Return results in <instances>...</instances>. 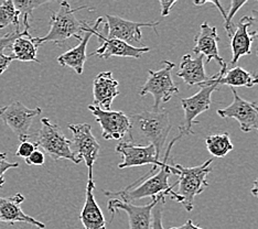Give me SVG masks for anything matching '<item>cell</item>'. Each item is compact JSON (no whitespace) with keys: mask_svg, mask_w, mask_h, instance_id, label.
Segmentation results:
<instances>
[{"mask_svg":"<svg viewBox=\"0 0 258 229\" xmlns=\"http://www.w3.org/2000/svg\"><path fill=\"white\" fill-rule=\"evenodd\" d=\"M129 142L138 145H154L160 160L169 132L172 128L168 111H143L129 116Z\"/></svg>","mask_w":258,"mask_h":229,"instance_id":"1","label":"cell"},{"mask_svg":"<svg viewBox=\"0 0 258 229\" xmlns=\"http://www.w3.org/2000/svg\"><path fill=\"white\" fill-rule=\"evenodd\" d=\"M182 138V134L175 137L171 140V142L168 145L166 150L165 157H163V164L160 168V171L154 176H150L146 181H144L142 184L137 187H127L119 192H107L105 191V195L106 196H119L121 197V201L132 203L133 201H138L145 197H151V199L157 198L158 196H170L172 199L175 198V192L173 191V187L177 185V182L173 185L169 184V178L171 175H179L178 169L171 163H169V157L171 154V149L175 141L180 140Z\"/></svg>","mask_w":258,"mask_h":229,"instance_id":"2","label":"cell"},{"mask_svg":"<svg viewBox=\"0 0 258 229\" xmlns=\"http://www.w3.org/2000/svg\"><path fill=\"white\" fill-rule=\"evenodd\" d=\"M89 8V6H81L78 8H72L68 2H62L60 8L53 13L50 19V31L44 37H36V42L40 46L46 42H53L62 45L70 38H76L80 41L84 33L83 21L78 20L75 14L82 9Z\"/></svg>","mask_w":258,"mask_h":229,"instance_id":"3","label":"cell"},{"mask_svg":"<svg viewBox=\"0 0 258 229\" xmlns=\"http://www.w3.org/2000/svg\"><path fill=\"white\" fill-rule=\"evenodd\" d=\"M212 163L213 159H210L201 166L195 168H185L181 164H174L179 171V179L177 181L179 189L178 192H175V202L182 204L186 211H192L195 207V197L200 195L209 186L207 179L212 172Z\"/></svg>","mask_w":258,"mask_h":229,"instance_id":"4","label":"cell"},{"mask_svg":"<svg viewBox=\"0 0 258 229\" xmlns=\"http://www.w3.org/2000/svg\"><path fill=\"white\" fill-rule=\"evenodd\" d=\"M34 143L54 161L70 160L75 164L81 162L80 159L72 152L71 140L64 136L60 127L45 117L41 119V128L37 133V141Z\"/></svg>","mask_w":258,"mask_h":229,"instance_id":"5","label":"cell"},{"mask_svg":"<svg viewBox=\"0 0 258 229\" xmlns=\"http://www.w3.org/2000/svg\"><path fill=\"white\" fill-rule=\"evenodd\" d=\"M163 66L159 70H149V78L139 92V95L145 97L147 94H151L154 97V110L158 113L161 103H168L173 94L179 93L178 86L172 80V70L175 64L169 61H162Z\"/></svg>","mask_w":258,"mask_h":229,"instance_id":"6","label":"cell"},{"mask_svg":"<svg viewBox=\"0 0 258 229\" xmlns=\"http://www.w3.org/2000/svg\"><path fill=\"white\" fill-rule=\"evenodd\" d=\"M68 128L73 133L71 149L80 160H83L89 169V179H93V166L97 160L101 149L98 141L94 137L89 123H69Z\"/></svg>","mask_w":258,"mask_h":229,"instance_id":"7","label":"cell"},{"mask_svg":"<svg viewBox=\"0 0 258 229\" xmlns=\"http://www.w3.org/2000/svg\"><path fill=\"white\" fill-rule=\"evenodd\" d=\"M104 22V18L101 17L96 20L95 25L91 27L94 35H97L99 45L96 51L91 53L92 56H98L103 60H108L109 57L119 56V57H133L140 58L144 53L150 51L148 46H133L126 42H122L117 39H107L101 31V26Z\"/></svg>","mask_w":258,"mask_h":229,"instance_id":"8","label":"cell"},{"mask_svg":"<svg viewBox=\"0 0 258 229\" xmlns=\"http://www.w3.org/2000/svg\"><path fill=\"white\" fill-rule=\"evenodd\" d=\"M41 113L42 109L40 107L30 109L20 102H14L5 107H0V118L15 132L21 142L30 138L29 130L32 121Z\"/></svg>","mask_w":258,"mask_h":229,"instance_id":"9","label":"cell"},{"mask_svg":"<svg viewBox=\"0 0 258 229\" xmlns=\"http://www.w3.org/2000/svg\"><path fill=\"white\" fill-rule=\"evenodd\" d=\"M233 103L223 109H218L221 118H234L239 123L243 132L247 133L251 130L258 131V104L245 101L239 97L235 88H232Z\"/></svg>","mask_w":258,"mask_h":229,"instance_id":"10","label":"cell"},{"mask_svg":"<svg viewBox=\"0 0 258 229\" xmlns=\"http://www.w3.org/2000/svg\"><path fill=\"white\" fill-rule=\"evenodd\" d=\"M104 21L107 26V39H117L129 45L142 42V28H152L157 33L156 27L159 26V21L156 22H135L125 20L118 16L105 15Z\"/></svg>","mask_w":258,"mask_h":229,"instance_id":"11","label":"cell"},{"mask_svg":"<svg viewBox=\"0 0 258 229\" xmlns=\"http://www.w3.org/2000/svg\"><path fill=\"white\" fill-rule=\"evenodd\" d=\"M117 154L122 157V162L118 164L119 169L144 167L151 164L154 168H161L163 162L159 160L154 145H138L129 142V141H120L115 148Z\"/></svg>","mask_w":258,"mask_h":229,"instance_id":"12","label":"cell"},{"mask_svg":"<svg viewBox=\"0 0 258 229\" xmlns=\"http://www.w3.org/2000/svg\"><path fill=\"white\" fill-rule=\"evenodd\" d=\"M89 110L102 128V136L105 140H120L128 134L131 129L129 116L122 111L103 110L96 106L89 105Z\"/></svg>","mask_w":258,"mask_h":229,"instance_id":"13","label":"cell"},{"mask_svg":"<svg viewBox=\"0 0 258 229\" xmlns=\"http://www.w3.org/2000/svg\"><path fill=\"white\" fill-rule=\"evenodd\" d=\"M219 85L211 84L208 86H201L196 95L191 97H186L181 99V106L184 111V125L181 126L179 129L181 134H190L193 133L192 126L196 123L198 116L208 111L212 104V94L215 91H219Z\"/></svg>","mask_w":258,"mask_h":229,"instance_id":"14","label":"cell"},{"mask_svg":"<svg viewBox=\"0 0 258 229\" xmlns=\"http://www.w3.org/2000/svg\"><path fill=\"white\" fill-rule=\"evenodd\" d=\"M163 197L166 196H158L157 198L152 199L149 204L142 205V206L114 198L108 202L107 208L113 216L116 211L124 210L128 216L129 229H151L152 209H154L158 201Z\"/></svg>","mask_w":258,"mask_h":229,"instance_id":"15","label":"cell"},{"mask_svg":"<svg viewBox=\"0 0 258 229\" xmlns=\"http://www.w3.org/2000/svg\"><path fill=\"white\" fill-rule=\"evenodd\" d=\"M219 42L220 37L216 27L210 26L208 22H203L200 27V32L195 38V46H193L192 51L196 54L207 56L208 64L212 62V60H215L221 65V68L226 67L227 64L225 63L224 58L220 56L218 46Z\"/></svg>","mask_w":258,"mask_h":229,"instance_id":"16","label":"cell"},{"mask_svg":"<svg viewBox=\"0 0 258 229\" xmlns=\"http://www.w3.org/2000/svg\"><path fill=\"white\" fill-rule=\"evenodd\" d=\"M119 83L113 78V73L105 70L96 75L93 81L94 106L103 110H110L114 99L119 95Z\"/></svg>","mask_w":258,"mask_h":229,"instance_id":"17","label":"cell"},{"mask_svg":"<svg viewBox=\"0 0 258 229\" xmlns=\"http://www.w3.org/2000/svg\"><path fill=\"white\" fill-rule=\"evenodd\" d=\"M23 202H25V196L21 193H17L11 197H0V222H7V224L26 222L39 229H44L45 225L43 222L27 215L22 210L21 204Z\"/></svg>","mask_w":258,"mask_h":229,"instance_id":"18","label":"cell"},{"mask_svg":"<svg viewBox=\"0 0 258 229\" xmlns=\"http://www.w3.org/2000/svg\"><path fill=\"white\" fill-rule=\"evenodd\" d=\"M211 84L227 85L232 88L235 87H248L251 88L258 85V74H253L242 67H233L227 69L222 67L218 74L211 76L208 82L199 86H208Z\"/></svg>","mask_w":258,"mask_h":229,"instance_id":"19","label":"cell"},{"mask_svg":"<svg viewBox=\"0 0 258 229\" xmlns=\"http://www.w3.org/2000/svg\"><path fill=\"white\" fill-rule=\"evenodd\" d=\"M251 27V17L244 16L235 26L231 38L232 49V65H236L238 60L244 55L251 54V45L255 41V32H248V28Z\"/></svg>","mask_w":258,"mask_h":229,"instance_id":"20","label":"cell"},{"mask_svg":"<svg viewBox=\"0 0 258 229\" xmlns=\"http://www.w3.org/2000/svg\"><path fill=\"white\" fill-rule=\"evenodd\" d=\"M94 190H95V183L93 179H89L86 185L85 203L81 210L80 219L84 229H106V220L94 197Z\"/></svg>","mask_w":258,"mask_h":229,"instance_id":"21","label":"cell"},{"mask_svg":"<svg viewBox=\"0 0 258 229\" xmlns=\"http://www.w3.org/2000/svg\"><path fill=\"white\" fill-rule=\"evenodd\" d=\"M84 26V35L80 43L75 46V48L67 51L57 57V62L61 66H68L74 69L76 74L82 75L84 72V64L86 62V48L89 44L91 38L93 37V32L91 26L87 25L85 21H83Z\"/></svg>","mask_w":258,"mask_h":229,"instance_id":"22","label":"cell"},{"mask_svg":"<svg viewBox=\"0 0 258 229\" xmlns=\"http://www.w3.org/2000/svg\"><path fill=\"white\" fill-rule=\"evenodd\" d=\"M177 76L182 79L184 83L189 86L200 85L210 80V76L205 73L204 68V56L198 55L193 58L190 54H185L181 58L180 69L177 72Z\"/></svg>","mask_w":258,"mask_h":229,"instance_id":"23","label":"cell"},{"mask_svg":"<svg viewBox=\"0 0 258 229\" xmlns=\"http://www.w3.org/2000/svg\"><path fill=\"white\" fill-rule=\"evenodd\" d=\"M38 48L39 45L36 42V39L29 33V30L25 29L10 46L11 53H13L11 56L14 57V60L21 62L40 63L37 57Z\"/></svg>","mask_w":258,"mask_h":229,"instance_id":"24","label":"cell"},{"mask_svg":"<svg viewBox=\"0 0 258 229\" xmlns=\"http://www.w3.org/2000/svg\"><path fill=\"white\" fill-rule=\"evenodd\" d=\"M207 149L214 158H224L234 149L228 132L216 133L205 138Z\"/></svg>","mask_w":258,"mask_h":229,"instance_id":"25","label":"cell"},{"mask_svg":"<svg viewBox=\"0 0 258 229\" xmlns=\"http://www.w3.org/2000/svg\"><path fill=\"white\" fill-rule=\"evenodd\" d=\"M19 13L17 11L13 0H6L0 5V29L14 25L17 31L20 32Z\"/></svg>","mask_w":258,"mask_h":229,"instance_id":"26","label":"cell"},{"mask_svg":"<svg viewBox=\"0 0 258 229\" xmlns=\"http://www.w3.org/2000/svg\"><path fill=\"white\" fill-rule=\"evenodd\" d=\"M48 3H50L48 0H16V2H14L17 11H18L22 18L26 30L30 29L29 17L32 15L33 10L39 8L40 6H43Z\"/></svg>","mask_w":258,"mask_h":229,"instance_id":"27","label":"cell"},{"mask_svg":"<svg viewBox=\"0 0 258 229\" xmlns=\"http://www.w3.org/2000/svg\"><path fill=\"white\" fill-rule=\"evenodd\" d=\"M247 4V2H238V0H232L231 2V9H230V13L227 14V18L225 22V31L227 33V37L228 38H232V35L235 31V25L233 23V18L235 16V14L237 11Z\"/></svg>","mask_w":258,"mask_h":229,"instance_id":"28","label":"cell"},{"mask_svg":"<svg viewBox=\"0 0 258 229\" xmlns=\"http://www.w3.org/2000/svg\"><path fill=\"white\" fill-rule=\"evenodd\" d=\"M166 204V197H163L158 201L152 209V221H151V229H165L162 224V211Z\"/></svg>","mask_w":258,"mask_h":229,"instance_id":"29","label":"cell"},{"mask_svg":"<svg viewBox=\"0 0 258 229\" xmlns=\"http://www.w3.org/2000/svg\"><path fill=\"white\" fill-rule=\"evenodd\" d=\"M37 149H38V146H37L36 143H33V142H31V141H29V140L28 141H23V142L20 143L18 150H17L16 156H18V157L25 159V160H26V159L28 157H30L32 152L34 150H37Z\"/></svg>","mask_w":258,"mask_h":229,"instance_id":"30","label":"cell"},{"mask_svg":"<svg viewBox=\"0 0 258 229\" xmlns=\"http://www.w3.org/2000/svg\"><path fill=\"white\" fill-rule=\"evenodd\" d=\"M21 32L15 30L13 32L3 35V37H0V54H3L6 49L10 48L11 44H13L14 41L18 38V35Z\"/></svg>","mask_w":258,"mask_h":229,"instance_id":"31","label":"cell"},{"mask_svg":"<svg viewBox=\"0 0 258 229\" xmlns=\"http://www.w3.org/2000/svg\"><path fill=\"white\" fill-rule=\"evenodd\" d=\"M18 167H19V163L9 162V161L6 160L5 158H0V189H3L5 182H6L5 178H4L5 173L10 169H16Z\"/></svg>","mask_w":258,"mask_h":229,"instance_id":"32","label":"cell"},{"mask_svg":"<svg viewBox=\"0 0 258 229\" xmlns=\"http://www.w3.org/2000/svg\"><path fill=\"white\" fill-rule=\"evenodd\" d=\"M25 161L28 166H43L45 162V157L42 151L37 149L34 150L31 156L28 157Z\"/></svg>","mask_w":258,"mask_h":229,"instance_id":"33","label":"cell"},{"mask_svg":"<svg viewBox=\"0 0 258 229\" xmlns=\"http://www.w3.org/2000/svg\"><path fill=\"white\" fill-rule=\"evenodd\" d=\"M159 4L161 7V17L165 18L170 15L173 6L177 5V2H174V0H172V2H170V0H160Z\"/></svg>","mask_w":258,"mask_h":229,"instance_id":"34","label":"cell"},{"mask_svg":"<svg viewBox=\"0 0 258 229\" xmlns=\"http://www.w3.org/2000/svg\"><path fill=\"white\" fill-rule=\"evenodd\" d=\"M14 57L11 55H6V54H0V76H2L6 70L8 69L10 64L13 63Z\"/></svg>","mask_w":258,"mask_h":229,"instance_id":"35","label":"cell"},{"mask_svg":"<svg viewBox=\"0 0 258 229\" xmlns=\"http://www.w3.org/2000/svg\"><path fill=\"white\" fill-rule=\"evenodd\" d=\"M251 27H254L255 32V41L258 42V10L254 9L251 11ZM257 56H258V46H257Z\"/></svg>","mask_w":258,"mask_h":229,"instance_id":"36","label":"cell"},{"mask_svg":"<svg viewBox=\"0 0 258 229\" xmlns=\"http://www.w3.org/2000/svg\"><path fill=\"white\" fill-rule=\"evenodd\" d=\"M170 229H203V228H201L200 226H198V225H195V224H193V221L191 219H189V220H186L182 226L172 227Z\"/></svg>","mask_w":258,"mask_h":229,"instance_id":"37","label":"cell"},{"mask_svg":"<svg viewBox=\"0 0 258 229\" xmlns=\"http://www.w3.org/2000/svg\"><path fill=\"white\" fill-rule=\"evenodd\" d=\"M250 193H251V195H253V196H255V197H257V198H258V179H257L256 181H254L253 187H251Z\"/></svg>","mask_w":258,"mask_h":229,"instance_id":"38","label":"cell"},{"mask_svg":"<svg viewBox=\"0 0 258 229\" xmlns=\"http://www.w3.org/2000/svg\"><path fill=\"white\" fill-rule=\"evenodd\" d=\"M0 158H7V154H3V152H0Z\"/></svg>","mask_w":258,"mask_h":229,"instance_id":"39","label":"cell"},{"mask_svg":"<svg viewBox=\"0 0 258 229\" xmlns=\"http://www.w3.org/2000/svg\"><path fill=\"white\" fill-rule=\"evenodd\" d=\"M0 107H2V106H0Z\"/></svg>","mask_w":258,"mask_h":229,"instance_id":"40","label":"cell"}]
</instances>
